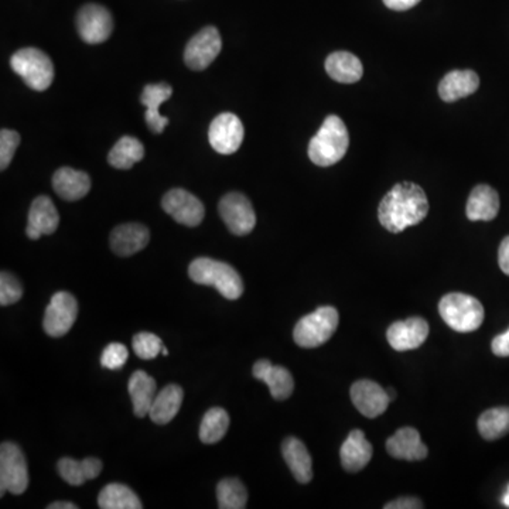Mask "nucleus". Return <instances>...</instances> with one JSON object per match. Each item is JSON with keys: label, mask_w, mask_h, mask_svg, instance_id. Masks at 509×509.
Returning a JSON list of instances; mask_svg holds the SVG:
<instances>
[{"label": "nucleus", "mask_w": 509, "mask_h": 509, "mask_svg": "<svg viewBox=\"0 0 509 509\" xmlns=\"http://www.w3.org/2000/svg\"><path fill=\"white\" fill-rule=\"evenodd\" d=\"M429 201L426 192L415 183H399L390 190L378 209L380 225L392 234H399L426 219Z\"/></svg>", "instance_id": "obj_1"}, {"label": "nucleus", "mask_w": 509, "mask_h": 509, "mask_svg": "<svg viewBox=\"0 0 509 509\" xmlns=\"http://www.w3.org/2000/svg\"><path fill=\"white\" fill-rule=\"evenodd\" d=\"M348 145L347 126L337 115H330L308 143V157L315 165L328 167L344 157Z\"/></svg>", "instance_id": "obj_2"}, {"label": "nucleus", "mask_w": 509, "mask_h": 509, "mask_svg": "<svg viewBox=\"0 0 509 509\" xmlns=\"http://www.w3.org/2000/svg\"><path fill=\"white\" fill-rule=\"evenodd\" d=\"M189 275L199 285L212 286L228 300H237L244 293V281L238 272L225 262L199 258L192 262Z\"/></svg>", "instance_id": "obj_3"}, {"label": "nucleus", "mask_w": 509, "mask_h": 509, "mask_svg": "<svg viewBox=\"0 0 509 509\" xmlns=\"http://www.w3.org/2000/svg\"><path fill=\"white\" fill-rule=\"evenodd\" d=\"M439 311L444 323L459 333H471L483 325V305L473 296L449 293L440 300Z\"/></svg>", "instance_id": "obj_4"}, {"label": "nucleus", "mask_w": 509, "mask_h": 509, "mask_svg": "<svg viewBox=\"0 0 509 509\" xmlns=\"http://www.w3.org/2000/svg\"><path fill=\"white\" fill-rule=\"evenodd\" d=\"M337 308L323 306L299 320L293 331L296 344L301 348H316L325 344L338 327Z\"/></svg>", "instance_id": "obj_5"}, {"label": "nucleus", "mask_w": 509, "mask_h": 509, "mask_svg": "<svg viewBox=\"0 0 509 509\" xmlns=\"http://www.w3.org/2000/svg\"><path fill=\"white\" fill-rule=\"evenodd\" d=\"M12 70L23 78L33 91H46L54 80V66L50 57L34 47L22 49L12 56Z\"/></svg>", "instance_id": "obj_6"}, {"label": "nucleus", "mask_w": 509, "mask_h": 509, "mask_svg": "<svg viewBox=\"0 0 509 509\" xmlns=\"http://www.w3.org/2000/svg\"><path fill=\"white\" fill-rule=\"evenodd\" d=\"M29 487V469L26 457L17 444L12 442L0 447V496L6 491L22 496Z\"/></svg>", "instance_id": "obj_7"}, {"label": "nucleus", "mask_w": 509, "mask_h": 509, "mask_svg": "<svg viewBox=\"0 0 509 509\" xmlns=\"http://www.w3.org/2000/svg\"><path fill=\"white\" fill-rule=\"evenodd\" d=\"M78 316V303L68 291H57L44 313L43 328L50 337H63L73 328Z\"/></svg>", "instance_id": "obj_8"}, {"label": "nucleus", "mask_w": 509, "mask_h": 509, "mask_svg": "<svg viewBox=\"0 0 509 509\" xmlns=\"http://www.w3.org/2000/svg\"><path fill=\"white\" fill-rule=\"evenodd\" d=\"M219 215L222 221L234 235L251 234L256 225V214L254 207L241 192H229L219 201Z\"/></svg>", "instance_id": "obj_9"}, {"label": "nucleus", "mask_w": 509, "mask_h": 509, "mask_svg": "<svg viewBox=\"0 0 509 509\" xmlns=\"http://www.w3.org/2000/svg\"><path fill=\"white\" fill-rule=\"evenodd\" d=\"M221 34L215 27L209 26L195 34L189 41L184 51L185 66L192 71H202L214 63L221 53Z\"/></svg>", "instance_id": "obj_10"}, {"label": "nucleus", "mask_w": 509, "mask_h": 509, "mask_svg": "<svg viewBox=\"0 0 509 509\" xmlns=\"http://www.w3.org/2000/svg\"><path fill=\"white\" fill-rule=\"evenodd\" d=\"M244 125L234 113H221L210 125V143L212 149L221 155H232L237 152L244 142Z\"/></svg>", "instance_id": "obj_11"}, {"label": "nucleus", "mask_w": 509, "mask_h": 509, "mask_svg": "<svg viewBox=\"0 0 509 509\" xmlns=\"http://www.w3.org/2000/svg\"><path fill=\"white\" fill-rule=\"evenodd\" d=\"M76 29L85 43H103L112 34V16L100 4H86L78 12Z\"/></svg>", "instance_id": "obj_12"}, {"label": "nucleus", "mask_w": 509, "mask_h": 509, "mask_svg": "<svg viewBox=\"0 0 509 509\" xmlns=\"http://www.w3.org/2000/svg\"><path fill=\"white\" fill-rule=\"evenodd\" d=\"M162 207L174 221L185 227H197L204 219V204L192 192L183 189L170 190L163 197Z\"/></svg>", "instance_id": "obj_13"}, {"label": "nucleus", "mask_w": 509, "mask_h": 509, "mask_svg": "<svg viewBox=\"0 0 509 509\" xmlns=\"http://www.w3.org/2000/svg\"><path fill=\"white\" fill-rule=\"evenodd\" d=\"M351 400L360 414L374 419L380 416L390 404L388 390L382 389L374 380H361L350 390Z\"/></svg>", "instance_id": "obj_14"}, {"label": "nucleus", "mask_w": 509, "mask_h": 509, "mask_svg": "<svg viewBox=\"0 0 509 509\" xmlns=\"http://www.w3.org/2000/svg\"><path fill=\"white\" fill-rule=\"evenodd\" d=\"M429 337V325L422 317L397 321L388 328L387 338L390 347L397 351L416 350Z\"/></svg>", "instance_id": "obj_15"}, {"label": "nucleus", "mask_w": 509, "mask_h": 509, "mask_svg": "<svg viewBox=\"0 0 509 509\" xmlns=\"http://www.w3.org/2000/svg\"><path fill=\"white\" fill-rule=\"evenodd\" d=\"M60 224V215L56 205L47 195H40L31 202L29 211L26 234L29 238L37 241L43 235H51L57 231Z\"/></svg>", "instance_id": "obj_16"}, {"label": "nucleus", "mask_w": 509, "mask_h": 509, "mask_svg": "<svg viewBox=\"0 0 509 509\" xmlns=\"http://www.w3.org/2000/svg\"><path fill=\"white\" fill-rule=\"evenodd\" d=\"M252 374L268 385L273 399L285 400L293 394L295 380L286 368L272 365L268 360H259L252 368Z\"/></svg>", "instance_id": "obj_17"}, {"label": "nucleus", "mask_w": 509, "mask_h": 509, "mask_svg": "<svg viewBox=\"0 0 509 509\" xmlns=\"http://www.w3.org/2000/svg\"><path fill=\"white\" fill-rule=\"evenodd\" d=\"M150 241L149 229L142 224H122L111 234V248L120 256H130L147 246Z\"/></svg>", "instance_id": "obj_18"}, {"label": "nucleus", "mask_w": 509, "mask_h": 509, "mask_svg": "<svg viewBox=\"0 0 509 509\" xmlns=\"http://www.w3.org/2000/svg\"><path fill=\"white\" fill-rule=\"evenodd\" d=\"M341 464L351 473L365 469L372 459V446L362 430H353L340 450Z\"/></svg>", "instance_id": "obj_19"}, {"label": "nucleus", "mask_w": 509, "mask_h": 509, "mask_svg": "<svg viewBox=\"0 0 509 509\" xmlns=\"http://www.w3.org/2000/svg\"><path fill=\"white\" fill-rule=\"evenodd\" d=\"M387 450L395 459L409 461L426 459L429 453L426 444L420 439L419 432L414 427H402L397 430L394 436L388 439Z\"/></svg>", "instance_id": "obj_20"}, {"label": "nucleus", "mask_w": 509, "mask_h": 509, "mask_svg": "<svg viewBox=\"0 0 509 509\" xmlns=\"http://www.w3.org/2000/svg\"><path fill=\"white\" fill-rule=\"evenodd\" d=\"M172 94V86L165 83L146 85L143 90L140 101L146 106V122L153 133H162L165 126L169 125V120L160 115L159 108L169 100Z\"/></svg>", "instance_id": "obj_21"}, {"label": "nucleus", "mask_w": 509, "mask_h": 509, "mask_svg": "<svg viewBox=\"0 0 509 509\" xmlns=\"http://www.w3.org/2000/svg\"><path fill=\"white\" fill-rule=\"evenodd\" d=\"M53 187L61 199L76 201L90 192V175L71 167H61L54 173Z\"/></svg>", "instance_id": "obj_22"}, {"label": "nucleus", "mask_w": 509, "mask_h": 509, "mask_svg": "<svg viewBox=\"0 0 509 509\" xmlns=\"http://www.w3.org/2000/svg\"><path fill=\"white\" fill-rule=\"evenodd\" d=\"M498 211V192L489 185H477L467 201V219L469 221H493Z\"/></svg>", "instance_id": "obj_23"}, {"label": "nucleus", "mask_w": 509, "mask_h": 509, "mask_svg": "<svg viewBox=\"0 0 509 509\" xmlns=\"http://www.w3.org/2000/svg\"><path fill=\"white\" fill-rule=\"evenodd\" d=\"M281 454L291 474L300 484H308L313 478V460L305 443L296 437H288L281 444Z\"/></svg>", "instance_id": "obj_24"}, {"label": "nucleus", "mask_w": 509, "mask_h": 509, "mask_svg": "<svg viewBox=\"0 0 509 509\" xmlns=\"http://www.w3.org/2000/svg\"><path fill=\"white\" fill-rule=\"evenodd\" d=\"M479 78L474 71H451L440 81L439 95L446 103H454L478 90Z\"/></svg>", "instance_id": "obj_25"}, {"label": "nucleus", "mask_w": 509, "mask_h": 509, "mask_svg": "<svg viewBox=\"0 0 509 509\" xmlns=\"http://www.w3.org/2000/svg\"><path fill=\"white\" fill-rule=\"evenodd\" d=\"M326 71L333 80L341 84H354L362 78V64L360 58L348 51L330 54L326 60Z\"/></svg>", "instance_id": "obj_26"}, {"label": "nucleus", "mask_w": 509, "mask_h": 509, "mask_svg": "<svg viewBox=\"0 0 509 509\" xmlns=\"http://www.w3.org/2000/svg\"><path fill=\"white\" fill-rule=\"evenodd\" d=\"M184 390L179 385H169L160 390L153 400L149 416L156 424H167L174 419L182 407Z\"/></svg>", "instance_id": "obj_27"}, {"label": "nucleus", "mask_w": 509, "mask_h": 509, "mask_svg": "<svg viewBox=\"0 0 509 509\" xmlns=\"http://www.w3.org/2000/svg\"><path fill=\"white\" fill-rule=\"evenodd\" d=\"M101 471H103V461L95 457H88L81 461L64 457L58 461V473L70 486H83L88 479L100 476Z\"/></svg>", "instance_id": "obj_28"}, {"label": "nucleus", "mask_w": 509, "mask_h": 509, "mask_svg": "<svg viewBox=\"0 0 509 509\" xmlns=\"http://www.w3.org/2000/svg\"><path fill=\"white\" fill-rule=\"evenodd\" d=\"M130 397L133 402V412L136 416L145 417L149 415L153 400L156 397V380L150 375L146 374L145 371H136L130 377L128 384Z\"/></svg>", "instance_id": "obj_29"}, {"label": "nucleus", "mask_w": 509, "mask_h": 509, "mask_svg": "<svg viewBox=\"0 0 509 509\" xmlns=\"http://www.w3.org/2000/svg\"><path fill=\"white\" fill-rule=\"evenodd\" d=\"M98 505L103 509H140L143 508L139 496L125 484L113 483L103 487L98 496Z\"/></svg>", "instance_id": "obj_30"}, {"label": "nucleus", "mask_w": 509, "mask_h": 509, "mask_svg": "<svg viewBox=\"0 0 509 509\" xmlns=\"http://www.w3.org/2000/svg\"><path fill=\"white\" fill-rule=\"evenodd\" d=\"M143 156L145 147L142 142L133 136H123L111 150L108 162L115 169L129 170L133 165L143 159Z\"/></svg>", "instance_id": "obj_31"}, {"label": "nucleus", "mask_w": 509, "mask_h": 509, "mask_svg": "<svg viewBox=\"0 0 509 509\" xmlns=\"http://www.w3.org/2000/svg\"><path fill=\"white\" fill-rule=\"evenodd\" d=\"M229 415L221 407H212L204 415L200 426V439L202 443H219L228 432Z\"/></svg>", "instance_id": "obj_32"}, {"label": "nucleus", "mask_w": 509, "mask_h": 509, "mask_svg": "<svg viewBox=\"0 0 509 509\" xmlns=\"http://www.w3.org/2000/svg\"><path fill=\"white\" fill-rule=\"evenodd\" d=\"M478 432L486 440H496L509 433V407H494L478 419Z\"/></svg>", "instance_id": "obj_33"}, {"label": "nucleus", "mask_w": 509, "mask_h": 509, "mask_svg": "<svg viewBox=\"0 0 509 509\" xmlns=\"http://www.w3.org/2000/svg\"><path fill=\"white\" fill-rule=\"evenodd\" d=\"M217 498L221 509H244L248 493L238 478H225L217 486Z\"/></svg>", "instance_id": "obj_34"}, {"label": "nucleus", "mask_w": 509, "mask_h": 509, "mask_svg": "<svg viewBox=\"0 0 509 509\" xmlns=\"http://www.w3.org/2000/svg\"><path fill=\"white\" fill-rule=\"evenodd\" d=\"M163 341L152 333H139L133 337V351L142 360H155L162 354Z\"/></svg>", "instance_id": "obj_35"}, {"label": "nucleus", "mask_w": 509, "mask_h": 509, "mask_svg": "<svg viewBox=\"0 0 509 509\" xmlns=\"http://www.w3.org/2000/svg\"><path fill=\"white\" fill-rule=\"evenodd\" d=\"M23 296V286L16 276L9 272H2L0 275V305L11 306L21 300Z\"/></svg>", "instance_id": "obj_36"}, {"label": "nucleus", "mask_w": 509, "mask_h": 509, "mask_svg": "<svg viewBox=\"0 0 509 509\" xmlns=\"http://www.w3.org/2000/svg\"><path fill=\"white\" fill-rule=\"evenodd\" d=\"M21 145V135L14 130L2 129L0 132V169L6 170L11 165L17 147Z\"/></svg>", "instance_id": "obj_37"}, {"label": "nucleus", "mask_w": 509, "mask_h": 509, "mask_svg": "<svg viewBox=\"0 0 509 509\" xmlns=\"http://www.w3.org/2000/svg\"><path fill=\"white\" fill-rule=\"evenodd\" d=\"M129 357V351L121 343H112L103 350L101 365L108 370H121Z\"/></svg>", "instance_id": "obj_38"}, {"label": "nucleus", "mask_w": 509, "mask_h": 509, "mask_svg": "<svg viewBox=\"0 0 509 509\" xmlns=\"http://www.w3.org/2000/svg\"><path fill=\"white\" fill-rule=\"evenodd\" d=\"M491 350L496 357H509V330L494 338Z\"/></svg>", "instance_id": "obj_39"}, {"label": "nucleus", "mask_w": 509, "mask_h": 509, "mask_svg": "<svg viewBox=\"0 0 509 509\" xmlns=\"http://www.w3.org/2000/svg\"><path fill=\"white\" fill-rule=\"evenodd\" d=\"M424 508V504L415 496H404V498L395 499L392 503L387 504L385 509H419Z\"/></svg>", "instance_id": "obj_40"}, {"label": "nucleus", "mask_w": 509, "mask_h": 509, "mask_svg": "<svg viewBox=\"0 0 509 509\" xmlns=\"http://www.w3.org/2000/svg\"><path fill=\"white\" fill-rule=\"evenodd\" d=\"M498 263L501 271L509 276V237L504 238V241L499 245Z\"/></svg>", "instance_id": "obj_41"}, {"label": "nucleus", "mask_w": 509, "mask_h": 509, "mask_svg": "<svg viewBox=\"0 0 509 509\" xmlns=\"http://www.w3.org/2000/svg\"><path fill=\"white\" fill-rule=\"evenodd\" d=\"M420 0H384L385 6L392 11L405 12L416 6Z\"/></svg>", "instance_id": "obj_42"}, {"label": "nucleus", "mask_w": 509, "mask_h": 509, "mask_svg": "<svg viewBox=\"0 0 509 509\" xmlns=\"http://www.w3.org/2000/svg\"><path fill=\"white\" fill-rule=\"evenodd\" d=\"M49 509H78V506L73 503H53L47 506Z\"/></svg>", "instance_id": "obj_43"}, {"label": "nucleus", "mask_w": 509, "mask_h": 509, "mask_svg": "<svg viewBox=\"0 0 509 509\" xmlns=\"http://www.w3.org/2000/svg\"><path fill=\"white\" fill-rule=\"evenodd\" d=\"M503 503H504V505L508 506V508H509V486H508V488H506V493L504 494Z\"/></svg>", "instance_id": "obj_44"}, {"label": "nucleus", "mask_w": 509, "mask_h": 509, "mask_svg": "<svg viewBox=\"0 0 509 509\" xmlns=\"http://www.w3.org/2000/svg\"><path fill=\"white\" fill-rule=\"evenodd\" d=\"M162 354H163V355H169V351H167V348L163 347Z\"/></svg>", "instance_id": "obj_45"}]
</instances>
